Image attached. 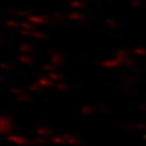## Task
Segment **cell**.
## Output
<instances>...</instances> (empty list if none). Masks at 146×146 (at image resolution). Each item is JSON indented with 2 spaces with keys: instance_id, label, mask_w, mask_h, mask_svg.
<instances>
[{
  "instance_id": "31",
  "label": "cell",
  "mask_w": 146,
  "mask_h": 146,
  "mask_svg": "<svg viewBox=\"0 0 146 146\" xmlns=\"http://www.w3.org/2000/svg\"><path fill=\"white\" fill-rule=\"evenodd\" d=\"M42 69L48 72V73H51V72L56 70V66L51 64V63H49V64H43V65H42Z\"/></svg>"
},
{
  "instance_id": "39",
  "label": "cell",
  "mask_w": 146,
  "mask_h": 146,
  "mask_svg": "<svg viewBox=\"0 0 146 146\" xmlns=\"http://www.w3.org/2000/svg\"><path fill=\"white\" fill-rule=\"evenodd\" d=\"M143 137H144V140H145V141H146V134H145V135H144V136H143Z\"/></svg>"
},
{
  "instance_id": "5",
  "label": "cell",
  "mask_w": 146,
  "mask_h": 146,
  "mask_svg": "<svg viewBox=\"0 0 146 146\" xmlns=\"http://www.w3.org/2000/svg\"><path fill=\"white\" fill-rule=\"evenodd\" d=\"M21 35L26 37H31V38H36V39H44V38H47V35L44 33L36 31V29H31V31L21 29Z\"/></svg>"
},
{
  "instance_id": "24",
  "label": "cell",
  "mask_w": 146,
  "mask_h": 146,
  "mask_svg": "<svg viewBox=\"0 0 146 146\" xmlns=\"http://www.w3.org/2000/svg\"><path fill=\"white\" fill-rule=\"evenodd\" d=\"M106 24H107V26L111 28V29H118L120 27V23L118 21H116L114 19H110V20H107L106 22Z\"/></svg>"
},
{
  "instance_id": "35",
  "label": "cell",
  "mask_w": 146,
  "mask_h": 146,
  "mask_svg": "<svg viewBox=\"0 0 146 146\" xmlns=\"http://www.w3.org/2000/svg\"><path fill=\"white\" fill-rule=\"evenodd\" d=\"M121 129L125 131H132V130H134V125H131V123H123V125H121Z\"/></svg>"
},
{
  "instance_id": "16",
  "label": "cell",
  "mask_w": 146,
  "mask_h": 146,
  "mask_svg": "<svg viewBox=\"0 0 146 146\" xmlns=\"http://www.w3.org/2000/svg\"><path fill=\"white\" fill-rule=\"evenodd\" d=\"M80 113L84 116H92L95 113V107L92 105H84L81 108H80Z\"/></svg>"
},
{
  "instance_id": "28",
  "label": "cell",
  "mask_w": 146,
  "mask_h": 146,
  "mask_svg": "<svg viewBox=\"0 0 146 146\" xmlns=\"http://www.w3.org/2000/svg\"><path fill=\"white\" fill-rule=\"evenodd\" d=\"M133 125H134V130L146 131V122L145 121H139V122H135V123H133Z\"/></svg>"
},
{
  "instance_id": "19",
  "label": "cell",
  "mask_w": 146,
  "mask_h": 146,
  "mask_svg": "<svg viewBox=\"0 0 146 146\" xmlns=\"http://www.w3.org/2000/svg\"><path fill=\"white\" fill-rule=\"evenodd\" d=\"M51 142L53 144H56V145H63V144H67L66 143V139L65 136L63 135H54L51 137Z\"/></svg>"
},
{
  "instance_id": "25",
  "label": "cell",
  "mask_w": 146,
  "mask_h": 146,
  "mask_svg": "<svg viewBox=\"0 0 146 146\" xmlns=\"http://www.w3.org/2000/svg\"><path fill=\"white\" fill-rule=\"evenodd\" d=\"M63 19V14L62 13H58V12H55L53 13L52 15L50 16V22H53V23H60Z\"/></svg>"
},
{
  "instance_id": "23",
  "label": "cell",
  "mask_w": 146,
  "mask_h": 146,
  "mask_svg": "<svg viewBox=\"0 0 146 146\" xmlns=\"http://www.w3.org/2000/svg\"><path fill=\"white\" fill-rule=\"evenodd\" d=\"M133 53L135 55H139V56H146V48L145 47H135L133 49Z\"/></svg>"
},
{
  "instance_id": "22",
  "label": "cell",
  "mask_w": 146,
  "mask_h": 146,
  "mask_svg": "<svg viewBox=\"0 0 146 146\" xmlns=\"http://www.w3.org/2000/svg\"><path fill=\"white\" fill-rule=\"evenodd\" d=\"M55 87H56V89H58V91H61V92H66V91H68L69 88H70V87H69V84H67L66 82H64V81L56 82Z\"/></svg>"
},
{
  "instance_id": "11",
  "label": "cell",
  "mask_w": 146,
  "mask_h": 146,
  "mask_svg": "<svg viewBox=\"0 0 146 146\" xmlns=\"http://www.w3.org/2000/svg\"><path fill=\"white\" fill-rule=\"evenodd\" d=\"M86 5H87V3L84 0H72L68 3V7L70 9H75V10H82L86 8Z\"/></svg>"
},
{
  "instance_id": "27",
  "label": "cell",
  "mask_w": 146,
  "mask_h": 146,
  "mask_svg": "<svg viewBox=\"0 0 146 146\" xmlns=\"http://www.w3.org/2000/svg\"><path fill=\"white\" fill-rule=\"evenodd\" d=\"M123 82L127 84H130V86H132V87H134L135 84H139V80L135 78H133V77H128V76H127V77L123 78Z\"/></svg>"
},
{
  "instance_id": "37",
  "label": "cell",
  "mask_w": 146,
  "mask_h": 146,
  "mask_svg": "<svg viewBox=\"0 0 146 146\" xmlns=\"http://www.w3.org/2000/svg\"><path fill=\"white\" fill-rule=\"evenodd\" d=\"M131 70L135 74H142L143 73V69H142L141 67H139V66H134V67H132L131 68Z\"/></svg>"
},
{
  "instance_id": "13",
  "label": "cell",
  "mask_w": 146,
  "mask_h": 146,
  "mask_svg": "<svg viewBox=\"0 0 146 146\" xmlns=\"http://www.w3.org/2000/svg\"><path fill=\"white\" fill-rule=\"evenodd\" d=\"M115 58H119L120 61L122 62V64H125V62L130 58V53L127 50H123V49H120V50H117L115 54Z\"/></svg>"
},
{
  "instance_id": "33",
  "label": "cell",
  "mask_w": 146,
  "mask_h": 146,
  "mask_svg": "<svg viewBox=\"0 0 146 146\" xmlns=\"http://www.w3.org/2000/svg\"><path fill=\"white\" fill-rule=\"evenodd\" d=\"M123 65H125V66H129V67H134V66H137V63H136L135 60H133V58H129L127 61L125 62V64Z\"/></svg>"
},
{
  "instance_id": "6",
  "label": "cell",
  "mask_w": 146,
  "mask_h": 146,
  "mask_svg": "<svg viewBox=\"0 0 146 146\" xmlns=\"http://www.w3.org/2000/svg\"><path fill=\"white\" fill-rule=\"evenodd\" d=\"M50 63L58 67L65 63V58L61 52H52L50 55Z\"/></svg>"
},
{
  "instance_id": "4",
  "label": "cell",
  "mask_w": 146,
  "mask_h": 146,
  "mask_svg": "<svg viewBox=\"0 0 146 146\" xmlns=\"http://www.w3.org/2000/svg\"><path fill=\"white\" fill-rule=\"evenodd\" d=\"M26 20L33 24H35V25H43V24H47L50 22V17L46 15H41V14H31Z\"/></svg>"
},
{
  "instance_id": "14",
  "label": "cell",
  "mask_w": 146,
  "mask_h": 146,
  "mask_svg": "<svg viewBox=\"0 0 146 146\" xmlns=\"http://www.w3.org/2000/svg\"><path fill=\"white\" fill-rule=\"evenodd\" d=\"M8 12H10L11 14L15 16H19V17H28L31 15V13L26 10H20V9H9Z\"/></svg>"
},
{
  "instance_id": "10",
  "label": "cell",
  "mask_w": 146,
  "mask_h": 146,
  "mask_svg": "<svg viewBox=\"0 0 146 146\" xmlns=\"http://www.w3.org/2000/svg\"><path fill=\"white\" fill-rule=\"evenodd\" d=\"M67 19L68 20H70V21L73 22H82L84 21V15L81 13V12H79V11H72V12H69L67 14Z\"/></svg>"
},
{
  "instance_id": "29",
  "label": "cell",
  "mask_w": 146,
  "mask_h": 146,
  "mask_svg": "<svg viewBox=\"0 0 146 146\" xmlns=\"http://www.w3.org/2000/svg\"><path fill=\"white\" fill-rule=\"evenodd\" d=\"M42 89H43V88H42L41 84H39L38 81H35V82L31 84V86H29V90H31V91H35V92H39V91H41Z\"/></svg>"
},
{
  "instance_id": "17",
  "label": "cell",
  "mask_w": 146,
  "mask_h": 146,
  "mask_svg": "<svg viewBox=\"0 0 146 146\" xmlns=\"http://www.w3.org/2000/svg\"><path fill=\"white\" fill-rule=\"evenodd\" d=\"M19 61L22 63V64H26V65H31L35 63V60L33 56H31L29 54H21L19 56Z\"/></svg>"
},
{
  "instance_id": "8",
  "label": "cell",
  "mask_w": 146,
  "mask_h": 146,
  "mask_svg": "<svg viewBox=\"0 0 146 146\" xmlns=\"http://www.w3.org/2000/svg\"><path fill=\"white\" fill-rule=\"evenodd\" d=\"M54 132H55V130L53 128L48 127V125H40V127L36 128V133L38 135H41V136L52 135Z\"/></svg>"
},
{
  "instance_id": "32",
  "label": "cell",
  "mask_w": 146,
  "mask_h": 146,
  "mask_svg": "<svg viewBox=\"0 0 146 146\" xmlns=\"http://www.w3.org/2000/svg\"><path fill=\"white\" fill-rule=\"evenodd\" d=\"M0 67H1V69H3V70H11L13 68V65L11 63L8 62V61H3V62L0 64Z\"/></svg>"
},
{
  "instance_id": "38",
  "label": "cell",
  "mask_w": 146,
  "mask_h": 146,
  "mask_svg": "<svg viewBox=\"0 0 146 146\" xmlns=\"http://www.w3.org/2000/svg\"><path fill=\"white\" fill-rule=\"evenodd\" d=\"M140 108H141L142 110H144V111H146V101L143 103V104H141V106H140Z\"/></svg>"
},
{
  "instance_id": "20",
  "label": "cell",
  "mask_w": 146,
  "mask_h": 146,
  "mask_svg": "<svg viewBox=\"0 0 146 146\" xmlns=\"http://www.w3.org/2000/svg\"><path fill=\"white\" fill-rule=\"evenodd\" d=\"M20 28H21V29H24V31H31V29H36V25L26 20V21H24V22H21Z\"/></svg>"
},
{
  "instance_id": "34",
  "label": "cell",
  "mask_w": 146,
  "mask_h": 146,
  "mask_svg": "<svg viewBox=\"0 0 146 146\" xmlns=\"http://www.w3.org/2000/svg\"><path fill=\"white\" fill-rule=\"evenodd\" d=\"M130 5H132L133 8L139 9V8H142V7H143V2H142V0H130Z\"/></svg>"
},
{
  "instance_id": "1",
  "label": "cell",
  "mask_w": 146,
  "mask_h": 146,
  "mask_svg": "<svg viewBox=\"0 0 146 146\" xmlns=\"http://www.w3.org/2000/svg\"><path fill=\"white\" fill-rule=\"evenodd\" d=\"M13 127H14V123H13V120L11 119L9 116L7 115H1L0 117V132L5 135H9L11 134V132L13 130Z\"/></svg>"
},
{
  "instance_id": "21",
  "label": "cell",
  "mask_w": 146,
  "mask_h": 146,
  "mask_svg": "<svg viewBox=\"0 0 146 146\" xmlns=\"http://www.w3.org/2000/svg\"><path fill=\"white\" fill-rule=\"evenodd\" d=\"M5 26L8 27H11V28H20L21 26V22H19L17 20H14V19H9V20H7L5 22Z\"/></svg>"
},
{
  "instance_id": "12",
  "label": "cell",
  "mask_w": 146,
  "mask_h": 146,
  "mask_svg": "<svg viewBox=\"0 0 146 146\" xmlns=\"http://www.w3.org/2000/svg\"><path fill=\"white\" fill-rule=\"evenodd\" d=\"M19 51L22 54H31L34 52V47L31 46V43H27V42H22L21 44L19 46Z\"/></svg>"
},
{
  "instance_id": "36",
  "label": "cell",
  "mask_w": 146,
  "mask_h": 146,
  "mask_svg": "<svg viewBox=\"0 0 146 146\" xmlns=\"http://www.w3.org/2000/svg\"><path fill=\"white\" fill-rule=\"evenodd\" d=\"M100 110H101L102 113H104V114H110V108L107 105H101V106H100Z\"/></svg>"
},
{
  "instance_id": "18",
  "label": "cell",
  "mask_w": 146,
  "mask_h": 146,
  "mask_svg": "<svg viewBox=\"0 0 146 146\" xmlns=\"http://www.w3.org/2000/svg\"><path fill=\"white\" fill-rule=\"evenodd\" d=\"M48 76L52 79L54 82H61L64 80V76L62 74L58 72V70H54V72H51V73H48Z\"/></svg>"
},
{
  "instance_id": "40",
  "label": "cell",
  "mask_w": 146,
  "mask_h": 146,
  "mask_svg": "<svg viewBox=\"0 0 146 146\" xmlns=\"http://www.w3.org/2000/svg\"><path fill=\"white\" fill-rule=\"evenodd\" d=\"M38 146H44V145H38Z\"/></svg>"
},
{
  "instance_id": "26",
  "label": "cell",
  "mask_w": 146,
  "mask_h": 146,
  "mask_svg": "<svg viewBox=\"0 0 146 146\" xmlns=\"http://www.w3.org/2000/svg\"><path fill=\"white\" fill-rule=\"evenodd\" d=\"M10 91L13 95H16V96H20V95H23V94L26 93V92H25V90L20 88V87H13V88H11Z\"/></svg>"
},
{
  "instance_id": "30",
  "label": "cell",
  "mask_w": 146,
  "mask_h": 146,
  "mask_svg": "<svg viewBox=\"0 0 146 146\" xmlns=\"http://www.w3.org/2000/svg\"><path fill=\"white\" fill-rule=\"evenodd\" d=\"M17 101L21 102V103H28V102H31V95H28L27 93H25V94H23V95L17 96Z\"/></svg>"
},
{
  "instance_id": "7",
  "label": "cell",
  "mask_w": 146,
  "mask_h": 146,
  "mask_svg": "<svg viewBox=\"0 0 146 146\" xmlns=\"http://www.w3.org/2000/svg\"><path fill=\"white\" fill-rule=\"evenodd\" d=\"M37 81L41 84V87L43 89L44 88H52L53 86L55 84V82H54V81H53L52 79L50 78L48 75H46V76H43V75H38V79H37Z\"/></svg>"
},
{
  "instance_id": "9",
  "label": "cell",
  "mask_w": 146,
  "mask_h": 146,
  "mask_svg": "<svg viewBox=\"0 0 146 146\" xmlns=\"http://www.w3.org/2000/svg\"><path fill=\"white\" fill-rule=\"evenodd\" d=\"M63 135L65 136L66 139V143L68 145H72V146H78L81 144V140L79 139L78 136L74 135L72 133H64Z\"/></svg>"
},
{
  "instance_id": "15",
  "label": "cell",
  "mask_w": 146,
  "mask_h": 146,
  "mask_svg": "<svg viewBox=\"0 0 146 146\" xmlns=\"http://www.w3.org/2000/svg\"><path fill=\"white\" fill-rule=\"evenodd\" d=\"M49 140L46 136H40V137H36V139H31V146H38V145H46L47 143H49Z\"/></svg>"
},
{
  "instance_id": "3",
  "label": "cell",
  "mask_w": 146,
  "mask_h": 146,
  "mask_svg": "<svg viewBox=\"0 0 146 146\" xmlns=\"http://www.w3.org/2000/svg\"><path fill=\"white\" fill-rule=\"evenodd\" d=\"M7 140L9 142H12L14 144H17V145H21V146L31 145V140H28V139H26L25 136L23 135L9 134V135H7Z\"/></svg>"
},
{
  "instance_id": "2",
  "label": "cell",
  "mask_w": 146,
  "mask_h": 146,
  "mask_svg": "<svg viewBox=\"0 0 146 146\" xmlns=\"http://www.w3.org/2000/svg\"><path fill=\"white\" fill-rule=\"evenodd\" d=\"M99 64L104 68L107 69H114V68H118L121 65H123L122 62L120 61L119 58H106V60H102L100 61Z\"/></svg>"
}]
</instances>
